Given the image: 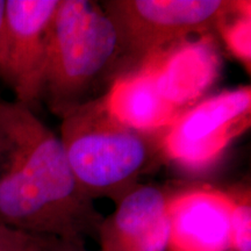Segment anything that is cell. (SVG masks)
<instances>
[{
  "mask_svg": "<svg viewBox=\"0 0 251 251\" xmlns=\"http://www.w3.org/2000/svg\"><path fill=\"white\" fill-rule=\"evenodd\" d=\"M136 67L150 75L166 102L184 113L218 80L221 55L213 34H203L157 50Z\"/></svg>",
  "mask_w": 251,
  "mask_h": 251,
  "instance_id": "cell-7",
  "label": "cell"
},
{
  "mask_svg": "<svg viewBox=\"0 0 251 251\" xmlns=\"http://www.w3.org/2000/svg\"><path fill=\"white\" fill-rule=\"evenodd\" d=\"M71 243L57 240L54 237H47L42 251H69Z\"/></svg>",
  "mask_w": 251,
  "mask_h": 251,
  "instance_id": "cell-14",
  "label": "cell"
},
{
  "mask_svg": "<svg viewBox=\"0 0 251 251\" xmlns=\"http://www.w3.org/2000/svg\"><path fill=\"white\" fill-rule=\"evenodd\" d=\"M0 222L84 246L103 216L80 190L54 131L17 101L0 100Z\"/></svg>",
  "mask_w": 251,
  "mask_h": 251,
  "instance_id": "cell-1",
  "label": "cell"
},
{
  "mask_svg": "<svg viewBox=\"0 0 251 251\" xmlns=\"http://www.w3.org/2000/svg\"><path fill=\"white\" fill-rule=\"evenodd\" d=\"M231 196L212 186L168 194L166 251H231Z\"/></svg>",
  "mask_w": 251,
  "mask_h": 251,
  "instance_id": "cell-8",
  "label": "cell"
},
{
  "mask_svg": "<svg viewBox=\"0 0 251 251\" xmlns=\"http://www.w3.org/2000/svg\"><path fill=\"white\" fill-rule=\"evenodd\" d=\"M46 240L0 222V251H42Z\"/></svg>",
  "mask_w": 251,
  "mask_h": 251,
  "instance_id": "cell-13",
  "label": "cell"
},
{
  "mask_svg": "<svg viewBox=\"0 0 251 251\" xmlns=\"http://www.w3.org/2000/svg\"><path fill=\"white\" fill-rule=\"evenodd\" d=\"M59 0H6L0 29V78L33 109L42 96L50 28Z\"/></svg>",
  "mask_w": 251,
  "mask_h": 251,
  "instance_id": "cell-6",
  "label": "cell"
},
{
  "mask_svg": "<svg viewBox=\"0 0 251 251\" xmlns=\"http://www.w3.org/2000/svg\"><path fill=\"white\" fill-rule=\"evenodd\" d=\"M59 140L80 190L91 200L119 203L139 186L152 156L150 136L120 124L103 98L81 103L62 118Z\"/></svg>",
  "mask_w": 251,
  "mask_h": 251,
  "instance_id": "cell-2",
  "label": "cell"
},
{
  "mask_svg": "<svg viewBox=\"0 0 251 251\" xmlns=\"http://www.w3.org/2000/svg\"><path fill=\"white\" fill-rule=\"evenodd\" d=\"M168 193L151 185H139L117 208L103 218L98 230L100 251H166Z\"/></svg>",
  "mask_w": 251,
  "mask_h": 251,
  "instance_id": "cell-9",
  "label": "cell"
},
{
  "mask_svg": "<svg viewBox=\"0 0 251 251\" xmlns=\"http://www.w3.org/2000/svg\"><path fill=\"white\" fill-rule=\"evenodd\" d=\"M5 8H6V0H0V29H1L2 21H4Z\"/></svg>",
  "mask_w": 251,
  "mask_h": 251,
  "instance_id": "cell-15",
  "label": "cell"
},
{
  "mask_svg": "<svg viewBox=\"0 0 251 251\" xmlns=\"http://www.w3.org/2000/svg\"><path fill=\"white\" fill-rule=\"evenodd\" d=\"M231 196V251H251V199L249 188L229 191Z\"/></svg>",
  "mask_w": 251,
  "mask_h": 251,
  "instance_id": "cell-12",
  "label": "cell"
},
{
  "mask_svg": "<svg viewBox=\"0 0 251 251\" xmlns=\"http://www.w3.org/2000/svg\"><path fill=\"white\" fill-rule=\"evenodd\" d=\"M216 30L229 51L250 72L251 64V2L233 1V7L222 18Z\"/></svg>",
  "mask_w": 251,
  "mask_h": 251,
  "instance_id": "cell-11",
  "label": "cell"
},
{
  "mask_svg": "<svg viewBox=\"0 0 251 251\" xmlns=\"http://www.w3.org/2000/svg\"><path fill=\"white\" fill-rule=\"evenodd\" d=\"M120 56L118 33L102 7L59 0L50 28L42 96L59 118L89 101L94 84Z\"/></svg>",
  "mask_w": 251,
  "mask_h": 251,
  "instance_id": "cell-3",
  "label": "cell"
},
{
  "mask_svg": "<svg viewBox=\"0 0 251 251\" xmlns=\"http://www.w3.org/2000/svg\"><path fill=\"white\" fill-rule=\"evenodd\" d=\"M102 98L120 124L150 137L161 135L183 114L163 99L150 75L137 67L115 78Z\"/></svg>",
  "mask_w": 251,
  "mask_h": 251,
  "instance_id": "cell-10",
  "label": "cell"
},
{
  "mask_svg": "<svg viewBox=\"0 0 251 251\" xmlns=\"http://www.w3.org/2000/svg\"><path fill=\"white\" fill-rule=\"evenodd\" d=\"M233 1L111 0L103 11L118 33L120 55L139 63L157 50L192 36L212 34ZM136 64V65H137Z\"/></svg>",
  "mask_w": 251,
  "mask_h": 251,
  "instance_id": "cell-4",
  "label": "cell"
},
{
  "mask_svg": "<svg viewBox=\"0 0 251 251\" xmlns=\"http://www.w3.org/2000/svg\"><path fill=\"white\" fill-rule=\"evenodd\" d=\"M1 157H2V140H1V133H0V164H1Z\"/></svg>",
  "mask_w": 251,
  "mask_h": 251,
  "instance_id": "cell-17",
  "label": "cell"
},
{
  "mask_svg": "<svg viewBox=\"0 0 251 251\" xmlns=\"http://www.w3.org/2000/svg\"><path fill=\"white\" fill-rule=\"evenodd\" d=\"M69 251H86L84 249V247H80V246H75V244H71L70 246V250Z\"/></svg>",
  "mask_w": 251,
  "mask_h": 251,
  "instance_id": "cell-16",
  "label": "cell"
},
{
  "mask_svg": "<svg viewBox=\"0 0 251 251\" xmlns=\"http://www.w3.org/2000/svg\"><path fill=\"white\" fill-rule=\"evenodd\" d=\"M250 124V86L222 91L187 109L163 131L158 150L183 170L201 174L218 164Z\"/></svg>",
  "mask_w": 251,
  "mask_h": 251,
  "instance_id": "cell-5",
  "label": "cell"
}]
</instances>
